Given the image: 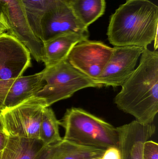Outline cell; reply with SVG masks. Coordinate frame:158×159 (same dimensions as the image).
I'll use <instances>...</instances> for the list:
<instances>
[{"label":"cell","mask_w":158,"mask_h":159,"mask_svg":"<svg viewBox=\"0 0 158 159\" xmlns=\"http://www.w3.org/2000/svg\"><path fill=\"white\" fill-rule=\"evenodd\" d=\"M113 50V48L103 42L87 39L73 48L67 60L80 72L96 82L109 61Z\"/></svg>","instance_id":"cell-8"},{"label":"cell","mask_w":158,"mask_h":159,"mask_svg":"<svg viewBox=\"0 0 158 159\" xmlns=\"http://www.w3.org/2000/svg\"><path fill=\"white\" fill-rule=\"evenodd\" d=\"M113 48L109 61L96 81L102 87L122 86L134 71L145 48L137 46H116Z\"/></svg>","instance_id":"cell-9"},{"label":"cell","mask_w":158,"mask_h":159,"mask_svg":"<svg viewBox=\"0 0 158 159\" xmlns=\"http://www.w3.org/2000/svg\"><path fill=\"white\" fill-rule=\"evenodd\" d=\"M42 42L69 33L89 34L88 28L74 15L69 4L60 2L50 8L41 21Z\"/></svg>","instance_id":"cell-10"},{"label":"cell","mask_w":158,"mask_h":159,"mask_svg":"<svg viewBox=\"0 0 158 159\" xmlns=\"http://www.w3.org/2000/svg\"><path fill=\"white\" fill-rule=\"evenodd\" d=\"M0 14L8 33L22 43L37 62L44 61L43 42L32 30L22 0H0Z\"/></svg>","instance_id":"cell-7"},{"label":"cell","mask_w":158,"mask_h":159,"mask_svg":"<svg viewBox=\"0 0 158 159\" xmlns=\"http://www.w3.org/2000/svg\"><path fill=\"white\" fill-rule=\"evenodd\" d=\"M30 27L37 38L42 41L41 21L44 14L57 4H69L71 0H22Z\"/></svg>","instance_id":"cell-16"},{"label":"cell","mask_w":158,"mask_h":159,"mask_svg":"<svg viewBox=\"0 0 158 159\" xmlns=\"http://www.w3.org/2000/svg\"><path fill=\"white\" fill-rule=\"evenodd\" d=\"M44 81L43 71L16 79L6 94L2 110L14 107L36 96L44 86Z\"/></svg>","instance_id":"cell-13"},{"label":"cell","mask_w":158,"mask_h":159,"mask_svg":"<svg viewBox=\"0 0 158 159\" xmlns=\"http://www.w3.org/2000/svg\"><path fill=\"white\" fill-rule=\"evenodd\" d=\"M8 139V135L3 131H0V152L4 148Z\"/></svg>","instance_id":"cell-21"},{"label":"cell","mask_w":158,"mask_h":159,"mask_svg":"<svg viewBox=\"0 0 158 159\" xmlns=\"http://www.w3.org/2000/svg\"><path fill=\"white\" fill-rule=\"evenodd\" d=\"M158 7L149 0H126L110 16L108 39L114 47L158 48Z\"/></svg>","instance_id":"cell-2"},{"label":"cell","mask_w":158,"mask_h":159,"mask_svg":"<svg viewBox=\"0 0 158 159\" xmlns=\"http://www.w3.org/2000/svg\"><path fill=\"white\" fill-rule=\"evenodd\" d=\"M134 71L122 84L114 103L143 124H152L158 112V52L145 48Z\"/></svg>","instance_id":"cell-1"},{"label":"cell","mask_w":158,"mask_h":159,"mask_svg":"<svg viewBox=\"0 0 158 159\" xmlns=\"http://www.w3.org/2000/svg\"><path fill=\"white\" fill-rule=\"evenodd\" d=\"M117 129L121 159H143L144 144L155 134L156 126L135 120Z\"/></svg>","instance_id":"cell-11"},{"label":"cell","mask_w":158,"mask_h":159,"mask_svg":"<svg viewBox=\"0 0 158 159\" xmlns=\"http://www.w3.org/2000/svg\"><path fill=\"white\" fill-rule=\"evenodd\" d=\"M31 67L28 49L10 34H0V109L14 81Z\"/></svg>","instance_id":"cell-6"},{"label":"cell","mask_w":158,"mask_h":159,"mask_svg":"<svg viewBox=\"0 0 158 159\" xmlns=\"http://www.w3.org/2000/svg\"><path fill=\"white\" fill-rule=\"evenodd\" d=\"M42 71L46 84L36 96L45 101L46 107L70 98L82 89L102 87L72 67L67 60L55 66L45 67Z\"/></svg>","instance_id":"cell-4"},{"label":"cell","mask_w":158,"mask_h":159,"mask_svg":"<svg viewBox=\"0 0 158 159\" xmlns=\"http://www.w3.org/2000/svg\"><path fill=\"white\" fill-rule=\"evenodd\" d=\"M45 146L40 139L8 136L0 159H39Z\"/></svg>","instance_id":"cell-15"},{"label":"cell","mask_w":158,"mask_h":159,"mask_svg":"<svg viewBox=\"0 0 158 159\" xmlns=\"http://www.w3.org/2000/svg\"><path fill=\"white\" fill-rule=\"evenodd\" d=\"M69 5L77 18L88 28L104 15L106 2L105 0H71Z\"/></svg>","instance_id":"cell-17"},{"label":"cell","mask_w":158,"mask_h":159,"mask_svg":"<svg viewBox=\"0 0 158 159\" xmlns=\"http://www.w3.org/2000/svg\"><path fill=\"white\" fill-rule=\"evenodd\" d=\"M89 34L69 33L53 37L43 42L45 67L55 66L67 59L73 48L89 38Z\"/></svg>","instance_id":"cell-12"},{"label":"cell","mask_w":158,"mask_h":159,"mask_svg":"<svg viewBox=\"0 0 158 159\" xmlns=\"http://www.w3.org/2000/svg\"><path fill=\"white\" fill-rule=\"evenodd\" d=\"M143 159H158V144L153 141H146L143 148Z\"/></svg>","instance_id":"cell-19"},{"label":"cell","mask_w":158,"mask_h":159,"mask_svg":"<svg viewBox=\"0 0 158 159\" xmlns=\"http://www.w3.org/2000/svg\"><path fill=\"white\" fill-rule=\"evenodd\" d=\"M99 159H121V154L118 148L110 147L105 150Z\"/></svg>","instance_id":"cell-20"},{"label":"cell","mask_w":158,"mask_h":159,"mask_svg":"<svg viewBox=\"0 0 158 159\" xmlns=\"http://www.w3.org/2000/svg\"><path fill=\"white\" fill-rule=\"evenodd\" d=\"M59 120L52 108H44L40 128L39 139L45 146L51 145L62 141L59 133Z\"/></svg>","instance_id":"cell-18"},{"label":"cell","mask_w":158,"mask_h":159,"mask_svg":"<svg viewBox=\"0 0 158 159\" xmlns=\"http://www.w3.org/2000/svg\"><path fill=\"white\" fill-rule=\"evenodd\" d=\"M0 19L4 21L5 22L4 20L3 19L2 17V16H1V14H0Z\"/></svg>","instance_id":"cell-23"},{"label":"cell","mask_w":158,"mask_h":159,"mask_svg":"<svg viewBox=\"0 0 158 159\" xmlns=\"http://www.w3.org/2000/svg\"><path fill=\"white\" fill-rule=\"evenodd\" d=\"M1 111L2 110L0 109V114H1ZM0 131H3V128L1 120V117H0Z\"/></svg>","instance_id":"cell-22"},{"label":"cell","mask_w":158,"mask_h":159,"mask_svg":"<svg viewBox=\"0 0 158 159\" xmlns=\"http://www.w3.org/2000/svg\"><path fill=\"white\" fill-rule=\"evenodd\" d=\"M41 98L35 96L14 107L1 111L3 131L8 136L39 139L44 108Z\"/></svg>","instance_id":"cell-5"},{"label":"cell","mask_w":158,"mask_h":159,"mask_svg":"<svg viewBox=\"0 0 158 159\" xmlns=\"http://www.w3.org/2000/svg\"><path fill=\"white\" fill-rule=\"evenodd\" d=\"M105 150L78 145L62 139L46 146L39 159H99Z\"/></svg>","instance_id":"cell-14"},{"label":"cell","mask_w":158,"mask_h":159,"mask_svg":"<svg viewBox=\"0 0 158 159\" xmlns=\"http://www.w3.org/2000/svg\"><path fill=\"white\" fill-rule=\"evenodd\" d=\"M59 122L68 142L101 149L118 146L117 128L82 108H68Z\"/></svg>","instance_id":"cell-3"}]
</instances>
